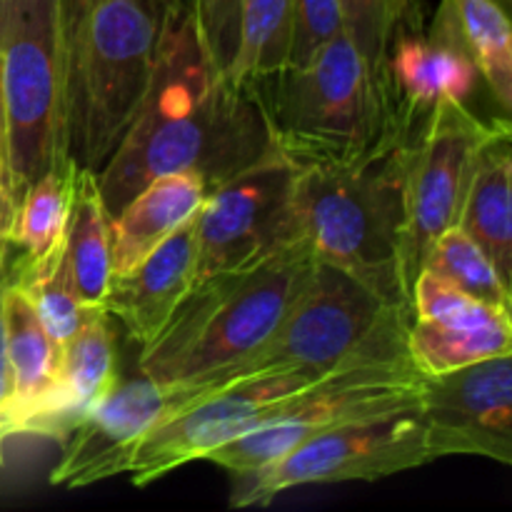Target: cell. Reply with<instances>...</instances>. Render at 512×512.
<instances>
[{
    "mask_svg": "<svg viewBox=\"0 0 512 512\" xmlns=\"http://www.w3.org/2000/svg\"><path fill=\"white\" fill-rule=\"evenodd\" d=\"M315 263L303 235L248 268L198 280L168 325L143 345L138 373L170 390L173 413L213 393L273 338L308 288Z\"/></svg>",
    "mask_w": 512,
    "mask_h": 512,
    "instance_id": "obj_2",
    "label": "cell"
},
{
    "mask_svg": "<svg viewBox=\"0 0 512 512\" xmlns=\"http://www.w3.org/2000/svg\"><path fill=\"white\" fill-rule=\"evenodd\" d=\"M340 30H343L340 0H295L293 48H290L288 65H303L325 40Z\"/></svg>",
    "mask_w": 512,
    "mask_h": 512,
    "instance_id": "obj_30",
    "label": "cell"
},
{
    "mask_svg": "<svg viewBox=\"0 0 512 512\" xmlns=\"http://www.w3.org/2000/svg\"><path fill=\"white\" fill-rule=\"evenodd\" d=\"M295 0H240V45L228 78L233 83L278 73L290 63Z\"/></svg>",
    "mask_w": 512,
    "mask_h": 512,
    "instance_id": "obj_25",
    "label": "cell"
},
{
    "mask_svg": "<svg viewBox=\"0 0 512 512\" xmlns=\"http://www.w3.org/2000/svg\"><path fill=\"white\" fill-rule=\"evenodd\" d=\"M70 280L85 305H103L113 278L110 215L98 190V175L75 165L73 198L63 235Z\"/></svg>",
    "mask_w": 512,
    "mask_h": 512,
    "instance_id": "obj_23",
    "label": "cell"
},
{
    "mask_svg": "<svg viewBox=\"0 0 512 512\" xmlns=\"http://www.w3.org/2000/svg\"><path fill=\"white\" fill-rule=\"evenodd\" d=\"M385 68L395 105L415 123H423L443 100L468 105L483 83L460 45L430 30L423 33L420 23L405 25L395 33Z\"/></svg>",
    "mask_w": 512,
    "mask_h": 512,
    "instance_id": "obj_18",
    "label": "cell"
},
{
    "mask_svg": "<svg viewBox=\"0 0 512 512\" xmlns=\"http://www.w3.org/2000/svg\"><path fill=\"white\" fill-rule=\"evenodd\" d=\"M0 178L10 188L8 180V140H5V110H3V93H0Z\"/></svg>",
    "mask_w": 512,
    "mask_h": 512,
    "instance_id": "obj_33",
    "label": "cell"
},
{
    "mask_svg": "<svg viewBox=\"0 0 512 512\" xmlns=\"http://www.w3.org/2000/svg\"><path fill=\"white\" fill-rule=\"evenodd\" d=\"M198 228L195 218L180 225L128 273L113 275L103 308L120 320L143 348L168 325L195 285Z\"/></svg>",
    "mask_w": 512,
    "mask_h": 512,
    "instance_id": "obj_16",
    "label": "cell"
},
{
    "mask_svg": "<svg viewBox=\"0 0 512 512\" xmlns=\"http://www.w3.org/2000/svg\"><path fill=\"white\" fill-rule=\"evenodd\" d=\"M343 30L375 75L388 78V53L395 33L420 23L415 0H340Z\"/></svg>",
    "mask_w": 512,
    "mask_h": 512,
    "instance_id": "obj_28",
    "label": "cell"
},
{
    "mask_svg": "<svg viewBox=\"0 0 512 512\" xmlns=\"http://www.w3.org/2000/svg\"><path fill=\"white\" fill-rule=\"evenodd\" d=\"M173 413L170 390L138 373L118 378L103 400L83 415L63 440V455L50 470V485L88 488L128 470L135 445Z\"/></svg>",
    "mask_w": 512,
    "mask_h": 512,
    "instance_id": "obj_15",
    "label": "cell"
},
{
    "mask_svg": "<svg viewBox=\"0 0 512 512\" xmlns=\"http://www.w3.org/2000/svg\"><path fill=\"white\" fill-rule=\"evenodd\" d=\"M163 0H60L65 145L98 175L138 118L158 63Z\"/></svg>",
    "mask_w": 512,
    "mask_h": 512,
    "instance_id": "obj_4",
    "label": "cell"
},
{
    "mask_svg": "<svg viewBox=\"0 0 512 512\" xmlns=\"http://www.w3.org/2000/svg\"><path fill=\"white\" fill-rule=\"evenodd\" d=\"M420 270H430V273L440 275L443 280L453 283L455 288L483 300V303L512 308L510 285L503 283V278L495 270L493 260L485 255V250L468 233H463L458 225L445 230L430 245Z\"/></svg>",
    "mask_w": 512,
    "mask_h": 512,
    "instance_id": "obj_27",
    "label": "cell"
},
{
    "mask_svg": "<svg viewBox=\"0 0 512 512\" xmlns=\"http://www.w3.org/2000/svg\"><path fill=\"white\" fill-rule=\"evenodd\" d=\"M275 155L253 83H233L213 70L188 10L165 5L153 83L138 118L98 173L110 218L160 175L195 173L213 193Z\"/></svg>",
    "mask_w": 512,
    "mask_h": 512,
    "instance_id": "obj_1",
    "label": "cell"
},
{
    "mask_svg": "<svg viewBox=\"0 0 512 512\" xmlns=\"http://www.w3.org/2000/svg\"><path fill=\"white\" fill-rule=\"evenodd\" d=\"M430 460L475 455L512 463V355L423 375L418 395Z\"/></svg>",
    "mask_w": 512,
    "mask_h": 512,
    "instance_id": "obj_13",
    "label": "cell"
},
{
    "mask_svg": "<svg viewBox=\"0 0 512 512\" xmlns=\"http://www.w3.org/2000/svg\"><path fill=\"white\" fill-rule=\"evenodd\" d=\"M508 128V115L483 120L465 103L443 100L413 133L405 165L403 280L408 300L430 245L458 225L480 150Z\"/></svg>",
    "mask_w": 512,
    "mask_h": 512,
    "instance_id": "obj_10",
    "label": "cell"
},
{
    "mask_svg": "<svg viewBox=\"0 0 512 512\" xmlns=\"http://www.w3.org/2000/svg\"><path fill=\"white\" fill-rule=\"evenodd\" d=\"M73 183L75 163L68 158L23 190L13 223V248L20 258H40L63 240Z\"/></svg>",
    "mask_w": 512,
    "mask_h": 512,
    "instance_id": "obj_26",
    "label": "cell"
},
{
    "mask_svg": "<svg viewBox=\"0 0 512 512\" xmlns=\"http://www.w3.org/2000/svg\"><path fill=\"white\" fill-rule=\"evenodd\" d=\"M165 5H178V8L188 10V0H163Z\"/></svg>",
    "mask_w": 512,
    "mask_h": 512,
    "instance_id": "obj_34",
    "label": "cell"
},
{
    "mask_svg": "<svg viewBox=\"0 0 512 512\" xmlns=\"http://www.w3.org/2000/svg\"><path fill=\"white\" fill-rule=\"evenodd\" d=\"M433 463L418 405L378 418L340 425L305 440L258 473L238 478L233 508L268 505L300 485L375 483Z\"/></svg>",
    "mask_w": 512,
    "mask_h": 512,
    "instance_id": "obj_9",
    "label": "cell"
},
{
    "mask_svg": "<svg viewBox=\"0 0 512 512\" xmlns=\"http://www.w3.org/2000/svg\"><path fill=\"white\" fill-rule=\"evenodd\" d=\"M313 380L298 373L255 375L200 395L143 435L125 473L133 485L145 488L193 460H205L213 450L258 428Z\"/></svg>",
    "mask_w": 512,
    "mask_h": 512,
    "instance_id": "obj_12",
    "label": "cell"
},
{
    "mask_svg": "<svg viewBox=\"0 0 512 512\" xmlns=\"http://www.w3.org/2000/svg\"><path fill=\"white\" fill-rule=\"evenodd\" d=\"M270 135L288 163H348L373 150L400 120L388 78L370 70L345 30L325 40L303 65L248 80Z\"/></svg>",
    "mask_w": 512,
    "mask_h": 512,
    "instance_id": "obj_5",
    "label": "cell"
},
{
    "mask_svg": "<svg viewBox=\"0 0 512 512\" xmlns=\"http://www.w3.org/2000/svg\"><path fill=\"white\" fill-rule=\"evenodd\" d=\"M3 285L0 280V468L5 465V443L10 440L8 430V403H10V370L5 358V330H3Z\"/></svg>",
    "mask_w": 512,
    "mask_h": 512,
    "instance_id": "obj_31",
    "label": "cell"
},
{
    "mask_svg": "<svg viewBox=\"0 0 512 512\" xmlns=\"http://www.w3.org/2000/svg\"><path fill=\"white\" fill-rule=\"evenodd\" d=\"M3 330L10 370L8 430L10 438H18L53 383L58 353L28 295L8 278L3 285Z\"/></svg>",
    "mask_w": 512,
    "mask_h": 512,
    "instance_id": "obj_20",
    "label": "cell"
},
{
    "mask_svg": "<svg viewBox=\"0 0 512 512\" xmlns=\"http://www.w3.org/2000/svg\"><path fill=\"white\" fill-rule=\"evenodd\" d=\"M15 210H18V203H15L13 193L5 185V180L0 178V278H5L10 250H13Z\"/></svg>",
    "mask_w": 512,
    "mask_h": 512,
    "instance_id": "obj_32",
    "label": "cell"
},
{
    "mask_svg": "<svg viewBox=\"0 0 512 512\" xmlns=\"http://www.w3.org/2000/svg\"><path fill=\"white\" fill-rule=\"evenodd\" d=\"M430 33L468 53L500 113L512 110V30L508 8L498 0H443Z\"/></svg>",
    "mask_w": 512,
    "mask_h": 512,
    "instance_id": "obj_22",
    "label": "cell"
},
{
    "mask_svg": "<svg viewBox=\"0 0 512 512\" xmlns=\"http://www.w3.org/2000/svg\"><path fill=\"white\" fill-rule=\"evenodd\" d=\"M5 278L28 295L58 355L65 343L78 333L80 325L95 310L103 308V305H85L75 293L68 263H65L63 240L40 258H18L13 265H8Z\"/></svg>",
    "mask_w": 512,
    "mask_h": 512,
    "instance_id": "obj_24",
    "label": "cell"
},
{
    "mask_svg": "<svg viewBox=\"0 0 512 512\" xmlns=\"http://www.w3.org/2000/svg\"><path fill=\"white\" fill-rule=\"evenodd\" d=\"M0 280H3V278H0Z\"/></svg>",
    "mask_w": 512,
    "mask_h": 512,
    "instance_id": "obj_36",
    "label": "cell"
},
{
    "mask_svg": "<svg viewBox=\"0 0 512 512\" xmlns=\"http://www.w3.org/2000/svg\"><path fill=\"white\" fill-rule=\"evenodd\" d=\"M118 378V348L110 313L98 308L60 350L53 383L30 415L23 435L63 443L75 423L108 395Z\"/></svg>",
    "mask_w": 512,
    "mask_h": 512,
    "instance_id": "obj_17",
    "label": "cell"
},
{
    "mask_svg": "<svg viewBox=\"0 0 512 512\" xmlns=\"http://www.w3.org/2000/svg\"><path fill=\"white\" fill-rule=\"evenodd\" d=\"M408 305L385 303L335 265L318 260L308 288L273 338L230 370L215 390L255 375L298 373L320 378L365 348Z\"/></svg>",
    "mask_w": 512,
    "mask_h": 512,
    "instance_id": "obj_8",
    "label": "cell"
},
{
    "mask_svg": "<svg viewBox=\"0 0 512 512\" xmlns=\"http://www.w3.org/2000/svg\"><path fill=\"white\" fill-rule=\"evenodd\" d=\"M510 343V308L483 303L430 270L415 275L408 353L420 373L440 375L508 355Z\"/></svg>",
    "mask_w": 512,
    "mask_h": 512,
    "instance_id": "obj_14",
    "label": "cell"
},
{
    "mask_svg": "<svg viewBox=\"0 0 512 512\" xmlns=\"http://www.w3.org/2000/svg\"><path fill=\"white\" fill-rule=\"evenodd\" d=\"M295 168L275 155L208 193L195 215V283L248 268L303 238L295 213Z\"/></svg>",
    "mask_w": 512,
    "mask_h": 512,
    "instance_id": "obj_11",
    "label": "cell"
},
{
    "mask_svg": "<svg viewBox=\"0 0 512 512\" xmlns=\"http://www.w3.org/2000/svg\"><path fill=\"white\" fill-rule=\"evenodd\" d=\"M188 18L205 60L228 75L240 45V0H188Z\"/></svg>",
    "mask_w": 512,
    "mask_h": 512,
    "instance_id": "obj_29",
    "label": "cell"
},
{
    "mask_svg": "<svg viewBox=\"0 0 512 512\" xmlns=\"http://www.w3.org/2000/svg\"><path fill=\"white\" fill-rule=\"evenodd\" d=\"M205 198L208 188L195 173H170L150 180L110 218L113 275L128 273L148 258L168 235L198 215Z\"/></svg>",
    "mask_w": 512,
    "mask_h": 512,
    "instance_id": "obj_19",
    "label": "cell"
},
{
    "mask_svg": "<svg viewBox=\"0 0 512 512\" xmlns=\"http://www.w3.org/2000/svg\"><path fill=\"white\" fill-rule=\"evenodd\" d=\"M0 93L15 203L68 160L60 0H0Z\"/></svg>",
    "mask_w": 512,
    "mask_h": 512,
    "instance_id": "obj_7",
    "label": "cell"
},
{
    "mask_svg": "<svg viewBox=\"0 0 512 512\" xmlns=\"http://www.w3.org/2000/svg\"><path fill=\"white\" fill-rule=\"evenodd\" d=\"M498 3L503 5V8H508V5H510V0H498Z\"/></svg>",
    "mask_w": 512,
    "mask_h": 512,
    "instance_id": "obj_35",
    "label": "cell"
},
{
    "mask_svg": "<svg viewBox=\"0 0 512 512\" xmlns=\"http://www.w3.org/2000/svg\"><path fill=\"white\" fill-rule=\"evenodd\" d=\"M418 125L400 115L393 130L360 158L295 173V213L315 258L353 275L385 303L408 308L405 165Z\"/></svg>",
    "mask_w": 512,
    "mask_h": 512,
    "instance_id": "obj_3",
    "label": "cell"
},
{
    "mask_svg": "<svg viewBox=\"0 0 512 512\" xmlns=\"http://www.w3.org/2000/svg\"><path fill=\"white\" fill-rule=\"evenodd\" d=\"M408 325L410 310L395 315L360 353L300 388L258 428L205 460L245 478L325 430L418 405L423 373L408 353Z\"/></svg>",
    "mask_w": 512,
    "mask_h": 512,
    "instance_id": "obj_6",
    "label": "cell"
},
{
    "mask_svg": "<svg viewBox=\"0 0 512 512\" xmlns=\"http://www.w3.org/2000/svg\"><path fill=\"white\" fill-rule=\"evenodd\" d=\"M512 128L495 135L480 150L460 210L458 228L493 260L505 285L512 283Z\"/></svg>",
    "mask_w": 512,
    "mask_h": 512,
    "instance_id": "obj_21",
    "label": "cell"
}]
</instances>
